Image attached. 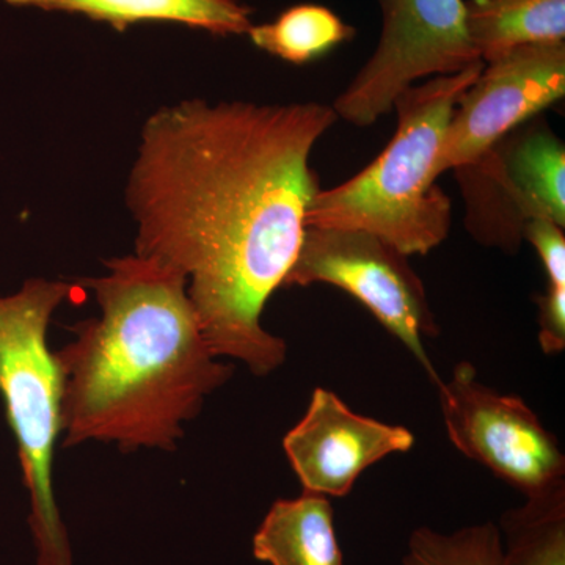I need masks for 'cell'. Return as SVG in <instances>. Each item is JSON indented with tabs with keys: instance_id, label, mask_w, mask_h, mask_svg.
Returning <instances> with one entry per match:
<instances>
[{
	"instance_id": "6da1fadb",
	"label": "cell",
	"mask_w": 565,
	"mask_h": 565,
	"mask_svg": "<svg viewBox=\"0 0 565 565\" xmlns=\"http://www.w3.org/2000/svg\"><path fill=\"white\" fill-rule=\"evenodd\" d=\"M337 120L319 103L184 99L141 128L126 184L136 255L185 278L212 351L256 377L288 355L262 316L299 255L321 191L311 151Z\"/></svg>"
},
{
	"instance_id": "7a4b0ae2",
	"label": "cell",
	"mask_w": 565,
	"mask_h": 565,
	"mask_svg": "<svg viewBox=\"0 0 565 565\" xmlns=\"http://www.w3.org/2000/svg\"><path fill=\"white\" fill-rule=\"evenodd\" d=\"M82 278L99 315L70 327L54 352L62 375L63 446L115 444L174 451L215 390L233 377L204 338L177 270L128 255Z\"/></svg>"
},
{
	"instance_id": "3957f363",
	"label": "cell",
	"mask_w": 565,
	"mask_h": 565,
	"mask_svg": "<svg viewBox=\"0 0 565 565\" xmlns=\"http://www.w3.org/2000/svg\"><path fill=\"white\" fill-rule=\"evenodd\" d=\"M482 68L484 62L401 93L388 147L352 180L316 193L305 226L360 230L407 256L426 255L444 243L451 230V200L435 184L434 163L457 102Z\"/></svg>"
},
{
	"instance_id": "277c9868",
	"label": "cell",
	"mask_w": 565,
	"mask_h": 565,
	"mask_svg": "<svg viewBox=\"0 0 565 565\" xmlns=\"http://www.w3.org/2000/svg\"><path fill=\"white\" fill-rule=\"evenodd\" d=\"M74 288L36 277L13 296L0 297V397L31 498L36 565H73L52 484L55 444L62 434V375L46 334L52 315Z\"/></svg>"
},
{
	"instance_id": "5b68a950",
	"label": "cell",
	"mask_w": 565,
	"mask_h": 565,
	"mask_svg": "<svg viewBox=\"0 0 565 565\" xmlns=\"http://www.w3.org/2000/svg\"><path fill=\"white\" fill-rule=\"evenodd\" d=\"M455 173L479 244L514 255L533 218L565 226V148L544 120L523 122Z\"/></svg>"
},
{
	"instance_id": "8992f818",
	"label": "cell",
	"mask_w": 565,
	"mask_h": 565,
	"mask_svg": "<svg viewBox=\"0 0 565 565\" xmlns=\"http://www.w3.org/2000/svg\"><path fill=\"white\" fill-rule=\"evenodd\" d=\"M408 256L360 230L307 226L299 255L282 288L332 285L351 294L414 353L435 385L441 384L424 340L440 334L422 278Z\"/></svg>"
},
{
	"instance_id": "52a82bcc",
	"label": "cell",
	"mask_w": 565,
	"mask_h": 565,
	"mask_svg": "<svg viewBox=\"0 0 565 565\" xmlns=\"http://www.w3.org/2000/svg\"><path fill=\"white\" fill-rule=\"evenodd\" d=\"M382 33L370 61L334 99L338 118L366 128L426 76H451L481 63L463 0H379Z\"/></svg>"
},
{
	"instance_id": "ba28073f",
	"label": "cell",
	"mask_w": 565,
	"mask_h": 565,
	"mask_svg": "<svg viewBox=\"0 0 565 565\" xmlns=\"http://www.w3.org/2000/svg\"><path fill=\"white\" fill-rule=\"evenodd\" d=\"M437 388L446 434L465 457L525 497L565 481L559 441L522 397L482 384L465 362Z\"/></svg>"
},
{
	"instance_id": "9c48e42d",
	"label": "cell",
	"mask_w": 565,
	"mask_h": 565,
	"mask_svg": "<svg viewBox=\"0 0 565 565\" xmlns=\"http://www.w3.org/2000/svg\"><path fill=\"white\" fill-rule=\"evenodd\" d=\"M564 95V41L525 44L484 63L452 111L435 159V180L446 170L475 161Z\"/></svg>"
},
{
	"instance_id": "30bf717a",
	"label": "cell",
	"mask_w": 565,
	"mask_h": 565,
	"mask_svg": "<svg viewBox=\"0 0 565 565\" xmlns=\"http://www.w3.org/2000/svg\"><path fill=\"white\" fill-rule=\"evenodd\" d=\"M415 435L353 412L338 394L316 388L303 418L282 438V449L303 492L341 498L364 470L392 455H405Z\"/></svg>"
},
{
	"instance_id": "8fae6325",
	"label": "cell",
	"mask_w": 565,
	"mask_h": 565,
	"mask_svg": "<svg viewBox=\"0 0 565 565\" xmlns=\"http://www.w3.org/2000/svg\"><path fill=\"white\" fill-rule=\"evenodd\" d=\"M13 7L84 14L126 31L140 22H174L212 35H244L252 10L237 0H6Z\"/></svg>"
},
{
	"instance_id": "7c38bea8",
	"label": "cell",
	"mask_w": 565,
	"mask_h": 565,
	"mask_svg": "<svg viewBox=\"0 0 565 565\" xmlns=\"http://www.w3.org/2000/svg\"><path fill=\"white\" fill-rule=\"evenodd\" d=\"M333 515L323 494L275 501L253 535V555L270 565H344Z\"/></svg>"
},
{
	"instance_id": "4fadbf2b",
	"label": "cell",
	"mask_w": 565,
	"mask_h": 565,
	"mask_svg": "<svg viewBox=\"0 0 565 565\" xmlns=\"http://www.w3.org/2000/svg\"><path fill=\"white\" fill-rule=\"evenodd\" d=\"M465 11L484 63L525 44L565 39V0H467Z\"/></svg>"
},
{
	"instance_id": "5bb4252c",
	"label": "cell",
	"mask_w": 565,
	"mask_h": 565,
	"mask_svg": "<svg viewBox=\"0 0 565 565\" xmlns=\"http://www.w3.org/2000/svg\"><path fill=\"white\" fill-rule=\"evenodd\" d=\"M501 565H565V481L501 516Z\"/></svg>"
},
{
	"instance_id": "9a60e30c",
	"label": "cell",
	"mask_w": 565,
	"mask_h": 565,
	"mask_svg": "<svg viewBox=\"0 0 565 565\" xmlns=\"http://www.w3.org/2000/svg\"><path fill=\"white\" fill-rule=\"evenodd\" d=\"M247 35L259 50L281 61L303 65L352 40L355 29L327 7L303 3L282 11L273 22L252 25Z\"/></svg>"
},
{
	"instance_id": "2e32d148",
	"label": "cell",
	"mask_w": 565,
	"mask_h": 565,
	"mask_svg": "<svg viewBox=\"0 0 565 565\" xmlns=\"http://www.w3.org/2000/svg\"><path fill=\"white\" fill-rule=\"evenodd\" d=\"M500 527L481 523L441 534L422 526L408 539L403 565H501Z\"/></svg>"
},
{
	"instance_id": "e0dca14e",
	"label": "cell",
	"mask_w": 565,
	"mask_h": 565,
	"mask_svg": "<svg viewBox=\"0 0 565 565\" xmlns=\"http://www.w3.org/2000/svg\"><path fill=\"white\" fill-rule=\"evenodd\" d=\"M523 241H527L537 252L548 285L565 286L564 226L552 218H533L526 223Z\"/></svg>"
},
{
	"instance_id": "ac0fdd59",
	"label": "cell",
	"mask_w": 565,
	"mask_h": 565,
	"mask_svg": "<svg viewBox=\"0 0 565 565\" xmlns=\"http://www.w3.org/2000/svg\"><path fill=\"white\" fill-rule=\"evenodd\" d=\"M539 308V344L546 355L565 351V286L548 285L535 296Z\"/></svg>"
}]
</instances>
